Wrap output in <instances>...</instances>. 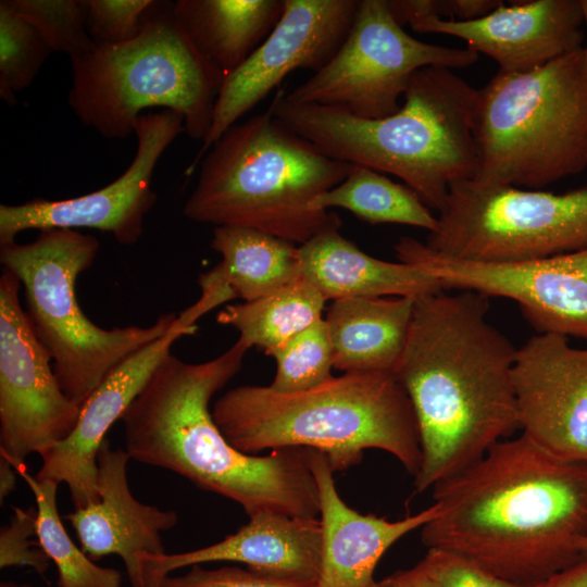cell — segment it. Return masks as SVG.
<instances>
[{"instance_id":"6da1fadb","label":"cell","mask_w":587,"mask_h":587,"mask_svg":"<svg viewBox=\"0 0 587 587\" xmlns=\"http://www.w3.org/2000/svg\"><path fill=\"white\" fill-rule=\"evenodd\" d=\"M432 490L439 513L421 528L427 549L527 586L585 559L587 461L562 459L522 433Z\"/></svg>"},{"instance_id":"7a4b0ae2","label":"cell","mask_w":587,"mask_h":587,"mask_svg":"<svg viewBox=\"0 0 587 587\" xmlns=\"http://www.w3.org/2000/svg\"><path fill=\"white\" fill-rule=\"evenodd\" d=\"M489 298L440 290L415 299L394 371L411 401L421 444L416 492L479 461L520 429L516 349L488 320Z\"/></svg>"},{"instance_id":"3957f363","label":"cell","mask_w":587,"mask_h":587,"mask_svg":"<svg viewBox=\"0 0 587 587\" xmlns=\"http://www.w3.org/2000/svg\"><path fill=\"white\" fill-rule=\"evenodd\" d=\"M249 348L237 340L205 362L171 352L123 414L130 459L171 471L196 487L260 513L319 517L317 485L305 448L267 455L234 448L215 424L210 401L241 369Z\"/></svg>"},{"instance_id":"277c9868","label":"cell","mask_w":587,"mask_h":587,"mask_svg":"<svg viewBox=\"0 0 587 587\" xmlns=\"http://www.w3.org/2000/svg\"><path fill=\"white\" fill-rule=\"evenodd\" d=\"M476 99L452 70L428 66L413 74L400 109L382 118L294 103L283 91L268 109L326 155L401 178L438 212L453 184L476 176Z\"/></svg>"},{"instance_id":"5b68a950","label":"cell","mask_w":587,"mask_h":587,"mask_svg":"<svg viewBox=\"0 0 587 587\" xmlns=\"http://www.w3.org/2000/svg\"><path fill=\"white\" fill-rule=\"evenodd\" d=\"M211 412L227 441L247 454L305 448L344 472L359 464L365 450L378 449L413 477L420 470L415 414L394 373H344L297 392L238 386L222 395Z\"/></svg>"},{"instance_id":"8992f818","label":"cell","mask_w":587,"mask_h":587,"mask_svg":"<svg viewBox=\"0 0 587 587\" xmlns=\"http://www.w3.org/2000/svg\"><path fill=\"white\" fill-rule=\"evenodd\" d=\"M199 165L183 208L187 218L252 228L295 245L340 227L335 213L310 204L354 167L326 155L270 109L229 127Z\"/></svg>"},{"instance_id":"52a82bcc","label":"cell","mask_w":587,"mask_h":587,"mask_svg":"<svg viewBox=\"0 0 587 587\" xmlns=\"http://www.w3.org/2000/svg\"><path fill=\"white\" fill-rule=\"evenodd\" d=\"M475 180L541 189L587 168V60L580 48L477 89Z\"/></svg>"},{"instance_id":"ba28073f","label":"cell","mask_w":587,"mask_h":587,"mask_svg":"<svg viewBox=\"0 0 587 587\" xmlns=\"http://www.w3.org/2000/svg\"><path fill=\"white\" fill-rule=\"evenodd\" d=\"M160 2L145 15L139 34L120 45H95L71 59L68 104L77 118L109 139L134 133L145 109L183 115L185 133L202 140L224 76L192 48Z\"/></svg>"},{"instance_id":"9c48e42d","label":"cell","mask_w":587,"mask_h":587,"mask_svg":"<svg viewBox=\"0 0 587 587\" xmlns=\"http://www.w3.org/2000/svg\"><path fill=\"white\" fill-rule=\"evenodd\" d=\"M99 249L95 236L68 228L42 229L32 242L0 246L2 268L21 283L27 317L51 357L57 380L79 405L122 362L163 336L177 317L166 313L148 326L111 329L92 323L78 304L75 287Z\"/></svg>"},{"instance_id":"30bf717a","label":"cell","mask_w":587,"mask_h":587,"mask_svg":"<svg viewBox=\"0 0 587 587\" xmlns=\"http://www.w3.org/2000/svg\"><path fill=\"white\" fill-rule=\"evenodd\" d=\"M425 245L483 262L547 258L587 249V186L563 193L462 180L450 187Z\"/></svg>"},{"instance_id":"8fae6325","label":"cell","mask_w":587,"mask_h":587,"mask_svg":"<svg viewBox=\"0 0 587 587\" xmlns=\"http://www.w3.org/2000/svg\"><path fill=\"white\" fill-rule=\"evenodd\" d=\"M470 48L421 41L392 16L387 0H359L351 28L335 55L284 98L375 120L394 114L413 74L424 67L464 68L478 61Z\"/></svg>"},{"instance_id":"7c38bea8","label":"cell","mask_w":587,"mask_h":587,"mask_svg":"<svg viewBox=\"0 0 587 587\" xmlns=\"http://www.w3.org/2000/svg\"><path fill=\"white\" fill-rule=\"evenodd\" d=\"M400 262L423 267L445 290L515 301L538 334L587 340V249L547 258L483 262L439 253L411 237L395 243Z\"/></svg>"},{"instance_id":"4fadbf2b","label":"cell","mask_w":587,"mask_h":587,"mask_svg":"<svg viewBox=\"0 0 587 587\" xmlns=\"http://www.w3.org/2000/svg\"><path fill=\"white\" fill-rule=\"evenodd\" d=\"M21 283L0 276V454L16 465L66 438L82 405L62 391L48 351L22 308Z\"/></svg>"},{"instance_id":"5bb4252c","label":"cell","mask_w":587,"mask_h":587,"mask_svg":"<svg viewBox=\"0 0 587 587\" xmlns=\"http://www.w3.org/2000/svg\"><path fill=\"white\" fill-rule=\"evenodd\" d=\"M359 0H285L263 42L222 82L211 126L185 175L193 173L214 142L296 70H321L338 51Z\"/></svg>"},{"instance_id":"9a60e30c","label":"cell","mask_w":587,"mask_h":587,"mask_svg":"<svg viewBox=\"0 0 587 587\" xmlns=\"http://www.w3.org/2000/svg\"><path fill=\"white\" fill-rule=\"evenodd\" d=\"M184 132V117L175 111L141 114L134 129L136 152L122 175L79 197L1 204L0 246L14 242L25 230L49 228H93L112 234L121 245H135L143 233L145 217L158 199L152 189L154 168L167 147Z\"/></svg>"},{"instance_id":"2e32d148","label":"cell","mask_w":587,"mask_h":587,"mask_svg":"<svg viewBox=\"0 0 587 587\" xmlns=\"http://www.w3.org/2000/svg\"><path fill=\"white\" fill-rule=\"evenodd\" d=\"M512 379L522 433L562 459L587 461V348L534 335L516 349Z\"/></svg>"},{"instance_id":"e0dca14e","label":"cell","mask_w":587,"mask_h":587,"mask_svg":"<svg viewBox=\"0 0 587 587\" xmlns=\"http://www.w3.org/2000/svg\"><path fill=\"white\" fill-rule=\"evenodd\" d=\"M178 315L170 329L122 362L82 404L72 433L39 453L42 463L36 477L64 483L74 509L96 502L97 458L111 426L142 390L157 366L171 352L175 341L195 335Z\"/></svg>"},{"instance_id":"ac0fdd59","label":"cell","mask_w":587,"mask_h":587,"mask_svg":"<svg viewBox=\"0 0 587 587\" xmlns=\"http://www.w3.org/2000/svg\"><path fill=\"white\" fill-rule=\"evenodd\" d=\"M414 32L463 40L491 58L502 73H523L583 48L580 0H529L499 4L486 15L454 21L435 16L409 25Z\"/></svg>"},{"instance_id":"d6986e66","label":"cell","mask_w":587,"mask_h":587,"mask_svg":"<svg viewBox=\"0 0 587 587\" xmlns=\"http://www.w3.org/2000/svg\"><path fill=\"white\" fill-rule=\"evenodd\" d=\"M126 450L105 439L97 458L96 502L64 515L84 552L93 561L122 559L132 587H148L143 557L166 553L161 534L176 526L178 515L138 501L130 491Z\"/></svg>"},{"instance_id":"ffe728a7","label":"cell","mask_w":587,"mask_h":587,"mask_svg":"<svg viewBox=\"0 0 587 587\" xmlns=\"http://www.w3.org/2000/svg\"><path fill=\"white\" fill-rule=\"evenodd\" d=\"M322 550L320 517L260 513L221 541L199 549L143 557L148 587L172 572L210 562H235L261 575L316 583Z\"/></svg>"},{"instance_id":"44dd1931","label":"cell","mask_w":587,"mask_h":587,"mask_svg":"<svg viewBox=\"0 0 587 587\" xmlns=\"http://www.w3.org/2000/svg\"><path fill=\"white\" fill-rule=\"evenodd\" d=\"M320 498L322 550L315 587H371L386 551L407 534L422 528L439 513L433 502L421 512L389 521L362 514L339 496L330 463L322 452L308 449Z\"/></svg>"},{"instance_id":"7402d4cb","label":"cell","mask_w":587,"mask_h":587,"mask_svg":"<svg viewBox=\"0 0 587 587\" xmlns=\"http://www.w3.org/2000/svg\"><path fill=\"white\" fill-rule=\"evenodd\" d=\"M211 248L220 263L198 277L199 299L180 314L192 324L226 301H253L301 278L299 246L240 226H216Z\"/></svg>"},{"instance_id":"603a6c76","label":"cell","mask_w":587,"mask_h":587,"mask_svg":"<svg viewBox=\"0 0 587 587\" xmlns=\"http://www.w3.org/2000/svg\"><path fill=\"white\" fill-rule=\"evenodd\" d=\"M301 277L327 300L407 297L417 299L445 290L421 266L376 259L327 228L299 246Z\"/></svg>"},{"instance_id":"cb8c5ba5","label":"cell","mask_w":587,"mask_h":587,"mask_svg":"<svg viewBox=\"0 0 587 587\" xmlns=\"http://www.w3.org/2000/svg\"><path fill=\"white\" fill-rule=\"evenodd\" d=\"M414 301L407 297L333 300L324 320L334 367L345 373H394L404 349Z\"/></svg>"},{"instance_id":"d4e9b609","label":"cell","mask_w":587,"mask_h":587,"mask_svg":"<svg viewBox=\"0 0 587 587\" xmlns=\"http://www.w3.org/2000/svg\"><path fill=\"white\" fill-rule=\"evenodd\" d=\"M285 0H177L172 14L197 53L224 77L279 21Z\"/></svg>"},{"instance_id":"484cf974","label":"cell","mask_w":587,"mask_h":587,"mask_svg":"<svg viewBox=\"0 0 587 587\" xmlns=\"http://www.w3.org/2000/svg\"><path fill=\"white\" fill-rule=\"evenodd\" d=\"M326 299L302 277L249 302L227 305L216 322L232 326L249 349L259 347L264 353L322 320Z\"/></svg>"},{"instance_id":"4316f807","label":"cell","mask_w":587,"mask_h":587,"mask_svg":"<svg viewBox=\"0 0 587 587\" xmlns=\"http://www.w3.org/2000/svg\"><path fill=\"white\" fill-rule=\"evenodd\" d=\"M313 211L341 208L370 224H402L432 233L437 215L407 185L395 183L374 170L354 165L337 186L314 198Z\"/></svg>"},{"instance_id":"83f0119b","label":"cell","mask_w":587,"mask_h":587,"mask_svg":"<svg viewBox=\"0 0 587 587\" xmlns=\"http://www.w3.org/2000/svg\"><path fill=\"white\" fill-rule=\"evenodd\" d=\"M15 469L34 495L36 537L55 565L58 587H122V575L117 570L97 565L70 537L58 510L59 484L32 476L24 465Z\"/></svg>"},{"instance_id":"f1b7e54d","label":"cell","mask_w":587,"mask_h":587,"mask_svg":"<svg viewBox=\"0 0 587 587\" xmlns=\"http://www.w3.org/2000/svg\"><path fill=\"white\" fill-rule=\"evenodd\" d=\"M265 354L276 362L275 376L268 385L275 391H303L333 377V346L324 319Z\"/></svg>"},{"instance_id":"f546056e","label":"cell","mask_w":587,"mask_h":587,"mask_svg":"<svg viewBox=\"0 0 587 587\" xmlns=\"http://www.w3.org/2000/svg\"><path fill=\"white\" fill-rule=\"evenodd\" d=\"M53 52L39 32L15 12L9 0L0 2V97L13 104Z\"/></svg>"},{"instance_id":"4dcf8cb0","label":"cell","mask_w":587,"mask_h":587,"mask_svg":"<svg viewBox=\"0 0 587 587\" xmlns=\"http://www.w3.org/2000/svg\"><path fill=\"white\" fill-rule=\"evenodd\" d=\"M11 7L33 25L52 51L80 57L95 47L76 0H9Z\"/></svg>"},{"instance_id":"1f68e13d","label":"cell","mask_w":587,"mask_h":587,"mask_svg":"<svg viewBox=\"0 0 587 587\" xmlns=\"http://www.w3.org/2000/svg\"><path fill=\"white\" fill-rule=\"evenodd\" d=\"M86 28L97 45H120L140 32L152 0H84L79 1Z\"/></svg>"},{"instance_id":"d6a6232c","label":"cell","mask_w":587,"mask_h":587,"mask_svg":"<svg viewBox=\"0 0 587 587\" xmlns=\"http://www.w3.org/2000/svg\"><path fill=\"white\" fill-rule=\"evenodd\" d=\"M34 507H14L10 523L0 533V567H30L43 576L51 561L40 545L32 539L36 536Z\"/></svg>"},{"instance_id":"836d02e7","label":"cell","mask_w":587,"mask_h":587,"mask_svg":"<svg viewBox=\"0 0 587 587\" xmlns=\"http://www.w3.org/2000/svg\"><path fill=\"white\" fill-rule=\"evenodd\" d=\"M439 587H538L501 578L453 552L430 548L421 560Z\"/></svg>"},{"instance_id":"e575fe53","label":"cell","mask_w":587,"mask_h":587,"mask_svg":"<svg viewBox=\"0 0 587 587\" xmlns=\"http://www.w3.org/2000/svg\"><path fill=\"white\" fill-rule=\"evenodd\" d=\"M159 587H315V583L273 578L238 566L192 565L185 574L165 576Z\"/></svg>"},{"instance_id":"d590c367","label":"cell","mask_w":587,"mask_h":587,"mask_svg":"<svg viewBox=\"0 0 587 587\" xmlns=\"http://www.w3.org/2000/svg\"><path fill=\"white\" fill-rule=\"evenodd\" d=\"M392 587H439L420 561L407 570H399L385 577Z\"/></svg>"},{"instance_id":"8d00e7d4","label":"cell","mask_w":587,"mask_h":587,"mask_svg":"<svg viewBox=\"0 0 587 587\" xmlns=\"http://www.w3.org/2000/svg\"><path fill=\"white\" fill-rule=\"evenodd\" d=\"M538 587H587V558L551 576Z\"/></svg>"},{"instance_id":"74e56055","label":"cell","mask_w":587,"mask_h":587,"mask_svg":"<svg viewBox=\"0 0 587 587\" xmlns=\"http://www.w3.org/2000/svg\"><path fill=\"white\" fill-rule=\"evenodd\" d=\"M17 470L11 462V460L0 454V502L1 504L5 500L7 497L11 495V492L16 487V479H17Z\"/></svg>"},{"instance_id":"f35d334b","label":"cell","mask_w":587,"mask_h":587,"mask_svg":"<svg viewBox=\"0 0 587 587\" xmlns=\"http://www.w3.org/2000/svg\"><path fill=\"white\" fill-rule=\"evenodd\" d=\"M583 14H584V25H585V38L586 45L583 47L584 53L587 60V0H580Z\"/></svg>"},{"instance_id":"ab89813d","label":"cell","mask_w":587,"mask_h":587,"mask_svg":"<svg viewBox=\"0 0 587 587\" xmlns=\"http://www.w3.org/2000/svg\"><path fill=\"white\" fill-rule=\"evenodd\" d=\"M0 587H33L29 584L26 583H16L12 580H4L0 583Z\"/></svg>"},{"instance_id":"60d3db41","label":"cell","mask_w":587,"mask_h":587,"mask_svg":"<svg viewBox=\"0 0 587 587\" xmlns=\"http://www.w3.org/2000/svg\"><path fill=\"white\" fill-rule=\"evenodd\" d=\"M371 587H392L386 578L379 580V582H375V584Z\"/></svg>"},{"instance_id":"b9f144b4","label":"cell","mask_w":587,"mask_h":587,"mask_svg":"<svg viewBox=\"0 0 587 587\" xmlns=\"http://www.w3.org/2000/svg\"><path fill=\"white\" fill-rule=\"evenodd\" d=\"M582 552L584 558H587V539L582 545Z\"/></svg>"}]
</instances>
